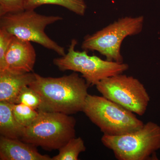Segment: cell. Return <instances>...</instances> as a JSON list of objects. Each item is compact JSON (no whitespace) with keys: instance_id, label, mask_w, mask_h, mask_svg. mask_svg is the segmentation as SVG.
<instances>
[{"instance_id":"6da1fadb","label":"cell","mask_w":160,"mask_h":160,"mask_svg":"<svg viewBox=\"0 0 160 160\" xmlns=\"http://www.w3.org/2000/svg\"><path fill=\"white\" fill-rule=\"evenodd\" d=\"M29 87L39 95L38 111L72 114L82 112L89 85L77 72L59 78L44 77L36 73Z\"/></svg>"},{"instance_id":"7a4b0ae2","label":"cell","mask_w":160,"mask_h":160,"mask_svg":"<svg viewBox=\"0 0 160 160\" xmlns=\"http://www.w3.org/2000/svg\"><path fill=\"white\" fill-rule=\"evenodd\" d=\"M82 112L107 135L127 134L144 125L133 112L103 96L88 94Z\"/></svg>"},{"instance_id":"3957f363","label":"cell","mask_w":160,"mask_h":160,"mask_svg":"<svg viewBox=\"0 0 160 160\" xmlns=\"http://www.w3.org/2000/svg\"><path fill=\"white\" fill-rule=\"evenodd\" d=\"M38 111L34 122L26 127L22 141L51 151L76 137L74 117L61 112Z\"/></svg>"},{"instance_id":"277c9868","label":"cell","mask_w":160,"mask_h":160,"mask_svg":"<svg viewBox=\"0 0 160 160\" xmlns=\"http://www.w3.org/2000/svg\"><path fill=\"white\" fill-rule=\"evenodd\" d=\"M101 141L118 160H158L160 126L149 122L136 131L119 136L103 134Z\"/></svg>"},{"instance_id":"5b68a950","label":"cell","mask_w":160,"mask_h":160,"mask_svg":"<svg viewBox=\"0 0 160 160\" xmlns=\"http://www.w3.org/2000/svg\"><path fill=\"white\" fill-rule=\"evenodd\" d=\"M62 20L63 18L59 16L44 15L34 10H25L0 17V28L6 29L16 37L37 43L63 56L66 54L64 47L51 39L45 31L47 26Z\"/></svg>"},{"instance_id":"8992f818","label":"cell","mask_w":160,"mask_h":160,"mask_svg":"<svg viewBox=\"0 0 160 160\" xmlns=\"http://www.w3.org/2000/svg\"><path fill=\"white\" fill-rule=\"evenodd\" d=\"M144 21L142 16L119 19L95 33L85 37L82 48L86 51H97L108 61L123 63L121 52L122 42L127 37L140 33Z\"/></svg>"},{"instance_id":"52a82bcc","label":"cell","mask_w":160,"mask_h":160,"mask_svg":"<svg viewBox=\"0 0 160 160\" xmlns=\"http://www.w3.org/2000/svg\"><path fill=\"white\" fill-rule=\"evenodd\" d=\"M77 40H72L68 52L63 56L55 58L53 63L62 71L71 70L82 74L89 86H96L106 78L122 74L129 69L126 63L104 60L96 56H89L86 50H75Z\"/></svg>"},{"instance_id":"ba28073f","label":"cell","mask_w":160,"mask_h":160,"mask_svg":"<svg viewBox=\"0 0 160 160\" xmlns=\"http://www.w3.org/2000/svg\"><path fill=\"white\" fill-rule=\"evenodd\" d=\"M102 96L139 116L146 113L150 97L142 83L122 74L107 78L96 85Z\"/></svg>"},{"instance_id":"9c48e42d","label":"cell","mask_w":160,"mask_h":160,"mask_svg":"<svg viewBox=\"0 0 160 160\" xmlns=\"http://www.w3.org/2000/svg\"><path fill=\"white\" fill-rule=\"evenodd\" d=\"M36 59V53L31 42L14 36L5 57V70L16 74L32 72Z\"/></svg>"},{"instance_id":"30bf717a","label":"cell","mask_w":160,"mask_h":160,"mask_svg":"<svg viewBox=\"0 0 160 160\" xmlns=\"http://www.w3.org/2000/svg\"><path fill=\"white\" fill-rule=\"evenodd\" d=\"M36 146L21 140L1 136V160H52L48 155L41 154Z\"/></svg>"},{"instance_id":"8fae6325","label":"cell","mask_w":160,"mask_h":160,"mask_svg":"<svg viewBox=\"0 0 160 160\" xmlns=\"http://www.w3.org/2000/svg\"><path fill=\"white\" fill-rule=\"evenodd\" d=\"M36 73L16 74L5 70L0 72V102L14 104L23 87L35 80Z\"/></svg>"},{"instance_id":"7c38bea8","label":"cell","mask_w":160,"mask_h":160,"mask_svg":"<svg viewBox=\"0 0 160 160\" xmlns=\"http://www.w3.org/2000/svg\"><path fill=\"white\" fill-rule=\"evenodd\" d=\"M12 105L0 102V134L5 138L21 140L26 127L18 122L15 118Z\"/></svg>"},{"instance_id":"4fadbf2b","label":"cell","mask_w":160,"mask_h":160,"mask_svg":"<svg viewBox=\"0 0 160 160\" xmlns=\"http://www.w3.org/2000/svg\"><path fill=\"white\" fill-rule=\"evenodd\" d=\"M44 5L62 6L79 16H84L87 9L84 0H24L25 10H35Z\"/></svg>"},{"instance_id":"5bb4252c","label":"cell","mask_w":160,"mask_h":160,"mask_svg":"<svg viewBox=\"0 0 160 160\" xmlns=\"http://www.w3.org/2000/svg\"><path fill=\"white\" fill-rule=\"evenodd\" d=\"M58 150V154L52 158V160H78L80 153L86 151V147L82 138L75 137Z\"/></svg>"},{"instance_id":"9a60e30c","label":"cell","mask_w":160,"mask_h":160,"mask_svg":"<svg viewBox=\"0 0 160 160\" xmlns=\"http://www.w3.org/2000/svg\"><path fill=\"white\" fill-rule=\"evenodd\" d=\"M12 110L18 122L25 127L30 126L38 114V111L23 104H13Z\"/></svg>"},{"instance_id":"2e32d148","label":"cell","mask_w":160,"mask_h":160,"mask_svg":"<svg viewBox=\"0 0 160 160\" xmlns=\"http://www.w3.org/2000/svg\"><path fill=\"white\" fill-rule=\"evenodd\" d=\"M41 103L38 93L29 86H25L19 94L16 104H23L32 109H38Z\"/></svg>"},{"instance_id":"e0dca14e","label":"cell","mask_w":160,"mask_h":160,"mask_svg":"<svg viewBox=\"0 0 160 160\" xmlns=\"http://www.w3.org/2000/svg\"><path fill=\"white\" fill-rule=\"evenodd\" d=\"M14 37L6 29L0 28V72L5 70V57Z\"/></svg>"},{"instance_id":"ac0fdd59","label":"cell","mask_w":160,"mask_h":160,"mask_svg":"<svg viewBox=\"0 0 160 160\" xmlns=\"http://www.w3.org/2000/svg\"><path fill=\"white\" fill-rule=\"evenodd\" d=\"M25 10L24 0H0V17Z\"/></svg>"}]
</instances>
